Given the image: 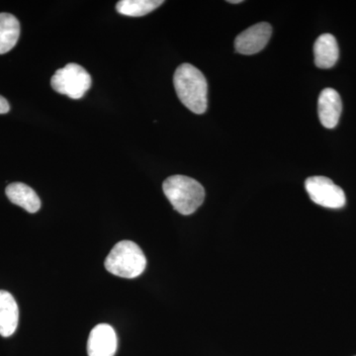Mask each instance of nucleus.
<instances>
[{
    "instance_id": "nucleus-1",
    "label": "nucleus",
    "mask_w": 356,
    "mask_h": 356,
    "mask_svg": "<svg viewBox=\"0 0 356 356\" xmlns=\"http://www.w3.org/2000/svg\"><path fill=\"white\" fill-rule=\"evenodd\" d=\"M173 84L180 102L195 114L207 110V81L202 72L191 64L179 65L173 76Z\"/></svg>"
},
{
    "instance_id": "nucleus-2",
    "label": "nucleus",
    "mask_w": 356,
    "mask_h": 356,
    "mask_svg": "<svg viewBox=\"0 0 356 356\" xmlns=\"http://www.w3.org/2000/svg\"><path fill=\"white\" fill-rule=\"evenodd\" d=\"M163 189L173 208L185 216L193 214L205 199L202 185L197 180L184 175H173L166 178Z\"/></svg>"
},
{
    "instance_id": "nucleus-3",
    "label": "nucleus",
    "mask_w": 356,
    "mask_h": 356,
    "mask_svg": "<svg viewBox=\"0 0 356 356\" xmlns=\"http://www.w3.org/2000/svg\"><path fill=\"white\" fill-rule=\"evenodd\" d=\"M108 273L119 277H138L144 273L147 266V259L142 248L131 241H122L115 245L104 262Z\"/></svg>"
},
{
    "instance_id": "nucleus-4",
    "label": "nucleus",
    "mask_w": 356,
    "mask_h": 356,
    "mask_svg": "<svg viewBox=\"0 0 356 356\" xmlns=\"http://www.w3.org/2000/svg\"><path fill=\"white\" fill-rule=\"evenodd\" d=\"M91 76L81 65L69 64L58 70L51 77V84L54 90L69 96L72 99H81L90 88Z\"/></svg>"
},
{
    "instance_id": "nucleus-5",
    "label": "nucleus",
    "mask_w": 356,
    "mask_h": 356,
    "mask_svg": "<svg viewBox=\"0 0 356 356\" xmlns=\"http://www.w3.org/2000/svg\"><path fill=\"white\" fill-rule=\"evenodd\" d=\"M305 188L311 200L330 209H341L346 205V194L330 178L312 177L307 178Z\"/></svg>"
},
{
    "instance_id": "nucleus-6",
    "label": "nucleus",
    "mask_w": 356,
    "mask_h": 356,
    "mask_svg": "<svg viewBox=\"0 0 356 356\" xmlns=\"http://www.w3.org/2000/svg\"><path fill=\"white\" fill-rule=\"evenodd\" d=\"M273 34V27L266 22L257 23L238 35L235 48L242 55H254L264 50Z\"/></svg>"
},
{
    "instance_id": "nucleus-7",
    "label": "nucleus",
    "mask_w": 356,
    "mask_h": 356,
    "mask_svg": "<svg viewBox=\"0 0 356 356\" xmlns=\"http://www.w3.org/2000/svg\"><path fill=\"white\" fill-rule=\"evenodd\" d=\"M117 344L118 339L113 327L107 324L97 325L89 334L88 356H114Z\"/></svg>"
},
{
    "instance_id": "nucleus-8",
    "label": "nucleus",
    "mask_w": 356,
    "mask_h": 356,
    "mask_svg": "<svg viewBox=\"0 0 356 356\" xmlns=\"http://www.w3.org/2000/svg\"><path fill=\"white\" fill-rule=\"evenodd\" d=\"M343 111V103L337 91L325 88L318 96V113L324 127L334 129L339 123Z\"/></svg>"
},
{
    "instance_id": "nucleus-9",
    "label": "nucleus",
    "mask_w": 356,
    "mask_h": 356,
    "mask_svg": "<svg viewBox=\"0 0 356 356\" xmlns=\"http://www.w3.org/2000/svg\"><path fill=\"white\" fill-rule=\"evenodd\" d=\"M19 310L10 293L0 290V336H13L17 329Z\"/></svg>"
},
{
    "instance_id": "nucleus-10",
    "label": "nucleus",
    "mask_w": 356,
    "mask_h": 356,
    "mask_svg": "<svg viewBox=\"0 0 356 356\" xmlns=\"http://www.w3.org/2000/svg\"><path fill=\"white\" fill-rule=\"evenodd\" d=\"M315 64L320 69H330L337 64L339 57V44L331 34H323L314 44Z\"/></svg>"
},
{
    "instance_id": "nucleus-11",
    "label": "nucleus",
    "mask_w": 356,
    "mask_h": 356,
    "mask_svg": "<svg viewBox=\"0 0 356 356\" xmlns=\"http://www.w3.org/2000/svg\"><path fill=\"white\" fill-rule=\"evenodd\" d=\"M7 197L15 205L29 213L38 212L41 208V200L31 187L21 182H14L6 187Z\"/></svg>"
},
{
    "instance_id": "nucleus-12",
    "label": "nucleus",
    "mask_w": 356,
    "mask_h": 356,
    "mask_svg": "<svg viewBox=\"0 0 356 356\" xmlns=\"http://www.w3.org/2000/svg\"><path fill=\"white\" fill-rule=\"evenodd\" d=\"M20 23L13 14L0 13V55L8 53L17 44Z\"/></svg>"
},
{
    "instance_id": "nucleus-13",
    "label": "nucleus",
    "mask_w": 356,
    "mask_h": 356,
    "mask_svg": "<svg viewBox=\"0 0 356 356\" xmlns=\"http://www.w3.org/2000/svg\"><path fill=\"white\" fill-rule=\"evenodd\" d=\"M163 3V0H121L116 9L122 15L140 17L151 13Z\"/></svg>"
},
{
    "instance_id": "nucleus-14",
    "label": "nucleus",
    "mask_w": 356,
    "mask_h": 356,
    "mask_svg": "<svg viewBox=\"0 0 356 356\" xmlns=\"http://www.w3.org/2000/svg\"><path fill=\"white\" fill-rule=\"evenodd\" d=\"M9 110H10V105L8 102L3 96L0 95V114L8 113Z\"/></svg>"
},
{
    "instance_id": "nucleus-15",
    "label": "nucleus",
    "mask_w": 356,
    "mask_h": 356,
    "mask_svg": "<svg viewBox=\"0 0 356 356\" xmlns=\"http://www.w3.org/2000/svg\"><path fill=\"white\" fill-rule=\"evenodd\" d=\"M229 3H241L242 2V0H229Z\"/></svg>"
}]
</instances>
